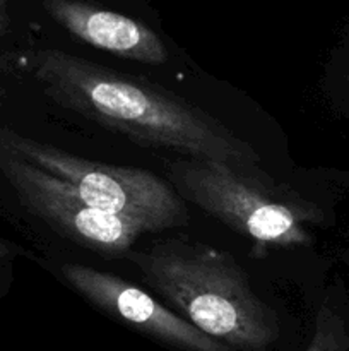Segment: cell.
<instances>
[{"label": "cell", "mask_w": 349, "mask_h": 351, "mask_svg": "<svg viewBox=\"0 0 349 351\" xmlns=\"http://www.w3.org/2000/svg\"><path fill=\"white\" fill-rule=\"evenodd\" d=\"M34 75L62 108L151 149L255 167L259 153L218 119L144 77L118 74L62 50H41Z\"/></svg>", "instance_id": "cell-1"}, {"label": "cell", "mask_w": 349, "mask_h": 351, "mask_svg": "<svg viewBox=\"0 0 349 351\" xmlns=\"http://www.w3.org/2000/svg\"><path fill=\"white\" fill-rule=\"evenodd\" d=\"M144 281L198 331L236 351H266L279 339L277 312L252 290L235 257L205 243L170 239L130 254Z\"/></svg>", "instance_id": "cell-2"}, {"label": "cell", "mask_w": 349, "mask_h": 351, "mask_svg": "<svg viewBox=\"0 0 349 351\" xmlns=\"http://www.w3.org/2000/svg\"><path fill=\"white\" fill-rule=\"evenodd\" d=\"M174 192L252 240L257 249L308 247L307 223H318L317 206L277 184L255 167L183 158L168 163Z\"/></svg>", "instance_id": "cell-3"}, {"label": "cell", "mask_w": 349, "mask_h": 351, "mask_svg": "<svg viewBox=\"0 0 349 351\" xmlns=\"http://www.w3.org/2000/svg\"><path fill=\"white\" fill-rule=\"evenodd\" d=\"M0 153H9L65 182L88 206L140 219L163 230L188 221L180 195L157 175L140 168L84 160L10 129H0Z\"/></svg>", "instance_id": "cell-4"}, {"label": "cell", "mask_w": 349, "mask_h": 351, "mask_svg": "<svg viewBox=\"0 0 349 351\" xmlns=\"http://www.w3.org/2000/svg\"><path fill=\"white\" fill-rule=\"evenodd\" d=\"M0 171L27 211L86 249L118 256L144 233L161 232L147 221L91 208L65 182L9 153H0Z\"/></svg>", "instance_id": "cell-5"}, {"label": "cell", "mask_w": 349, "mask_h": 351, "mask_svg": "<svg viewBox=\"0 0 349 351\" xmlns=\"http://www.w3.org/2000/svg\"><path fill=\"white\" fill-rule=\"evenodd\" d=\"M62 276L105 314L178 351H236L198 331L194 324L115 274L82 264H64Z\"/></svg>", "instance_id": "cell-6"}, {"label": "cell", "mask_w": 349, "mask_h": 351, "mask_svg": "<svg viewBox=\"0 0 349 351\" xmlns=\"http://www.w3.org/2000/svg\"><path fill=\"white\" fill-rule=\"evenodd\" d=\"M43 7L51 19L92 47L149 65L168 60L163 40L132 17L84 0H43Z\"/></svg>", "instance_id": "cell-7"}, {"label": "cell", "mask_w": 349, "mask_h": 351, "mask_svg": "<svg viewBox=\"0 0 349 351\" xmlns=\"http://www.w3.org/2000/svg\"><path fill=\"white\" fill-rule=\"evenodd\" d=\"M305 351H349L344 322L328 307H322L315 319V331Z\"/></svg>", "instance_id": "cell-8"}, {"label": "cell", "mask_w": 349, "mask_h": 351, "mask_svg": "<svg viewBox=\"0 0 349 351\" xmlns=\"http://www.w3.org/2000/svg\"><path fill=\"white\" fill-rule=\"evenodd\" d=\"M9 27V14H7V0H0V36Z\"/></svg>", "instance_id": "cell-9"}, {"label": "cell", "mask_w": 349, "mask_h": 351, "mask_svg": "<svg viewBox=\"0 0 349 351\" xmlns=\"http://www.w3.org/2000/svg\"><path fill=\"white\" fill-rule=\"evenodd\" d=\"M10 252H12V250H10L9 243L0 240V259H3V257H9Z\"/></svg>", "instance_id": "cell-10"}]
</instances>
